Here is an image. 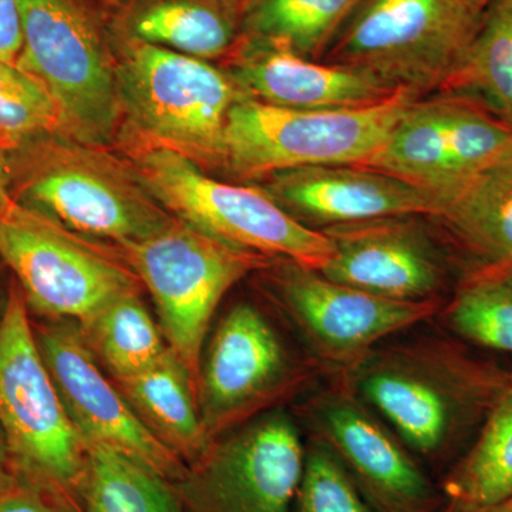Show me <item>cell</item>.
Segmentation results:
<instances>
[{
	"label": "cell",
	"instance_id": "cb8c5ba5",
	"mask_svg": "<svg viewBox=\"0 0 512 512\" xmlns=\"http://www.w3.org/2000/svg\"><path fill=\"white\" fill-rule=\"evenodd\" d=\"M72 512H184L170 480L111 450L87 446L86 464Z\"/></svg>",
	"mask_w": 512,
	"mask_h": 512
},
{
	"label": "cell",
	"instance_id": "52a82bcc",
	"mask_svg": "<svg viewBox=\"0 0 512 512\" xmlns=\"http://www.w3.org/2000/svg\"><path fill=\"white\" fill-rule=\"evenodd\" d=\"M419 97L356 109L295 110L242 97L228 113L222 165L245 180L318 165H362Z\"/></svg>",
	"mask_w": 512,
	"mask_h": 512
},
{
	"label": "cell",
	"instance_id": "5bb4252c",
	"mask_svg": "<svg viewBox=\"0 0 512 512\" xmlns=\"http://www.w3.org/2000/svg\"><path fill=\"white\" fill-rule=\"evenodd\" d=\"M320 369L288 352L268 318L241 302L224 316L202 359L198 406L212 441L279 397L296 392Z\"/></svg>",
	"mask_w": 512,
	"mask_h": 512
},
{
	"label": "cell",
	"instance_id": "d6986e66",
	"mask_svg": "<svg viewBox=\"0 0 512 512\" xmlns=\"http://www.w3.org/2000/svg\"><path fill=\"white\" fill-rule=\"evenodd\" d=\"M225 72L248 99L295 110L356 109L403 92L370 74L241 36Z\"/></svg>",
	"mask_w": 512,
	"mask_h": 512
},
{
	"label": "cell",
	"instance_id": "484cf974",
	"mask_svg": "<svg viewBox=\"0 0 512 512\" xmlns=\"http://www.w3.org/2000/svg\"><path fill=\"white\" fill-rule=\"evenodd\" d=\"M363 0H249L242 9L247 39L323 60Z\"/></svg>",
	"mask_w": 512,
	"mask_h": 512
},
{
	"label": "cell",
	"instance_id": "d6a6232c",
	"mask_svg": "<svg viewBox=\"0 0 512 512\" xmlns=\"http://www.w3.org/2000/svg\"><path fill=\"white\" fill-rule=\"evenodd\" d=\"M15 201L12 194V164L10 154L0 144V210Z\"/></svg>",
	"mask_w": 512,
	"mask_h": 512
},
{
	"label": "cell",
	"instance_id": "83f0119b",
	"mask_svg": "<svg viewBox=\"0 0 512 512\" xmlns=\"http://www.w3.org/2000/svg\"><path fill=\"white\" fill-rule=\"evenodd\" d=\"M80 329L114 380L140 375L170 349L140 292L114 299Z\"/></svg>",
	"mask_w": 512,
	"mask_h": 512
},
{
	"label": "cell",
	"instance_id": "836d02e7",
	"mask_svg": "<svg viewBox=\"0 0 512 512\" xmlns=\"http://www.w3.org/2000/svg\"><path fill=\"white\" fill-rule=\"evenodd\" d=\"M9 468L8 444H6L5 434H3L2 429H0V484L10 476Z\"/></svg>",
	"mask_w": 512,
	"mask_h": 512
},
{
	"label": "cell",
	"instance_id": "44dd1931",
	"mask_svg": "<svg viewBox=\"0 0 512 512\" xmlns=\"http://www.w3.org/2000/svg\"><path fill=\"white\" fill-rule=\"evenodd\" d=\"M116 383L141 421L185 466L210 450L214 441L202 424L197 386L170 349L150 369Z\"/></svg>",
	"mask_w": 512,
	"mask_h": 512
},
{
	"label": "cell",
	"instance_id": "4fadbf2b",
	"mask_svg": "<svg viewBox=\"0 0 512 512\" xmlns=\"http://www.w3.org/2000/svg\"><path fill=\"white\" fill-rule=\"evenodd\" d=\"M306 447L284 412L214 441L174 484L184 512H293Z\"/></svg>",
	"mask_w": 512,
	"mask_h": 512
},
{
	"label": "cell",
	"instance_id": "8d00e7d4",
	"mask_svg": "<svg viewBox=\"0 0 512 512\" xmlns=\"http://www.w3.org/2000/svg\"><path fill=\"white\" fill-rule=\"evenodd\" d=\"M100 2L106 3V5L114 6V8H116V6L120 5L121 0H100Z\"/></svg>",
	"mask_w": 512,
	"mask_h": 512
},
{
	"label": "cell",
	"instance_id": "e575fe53",
	"mask_svg": "<svg viewBox=\"0 0 512 512\" xmlns=\"http://www.w3.org/2000/svg\"><path fill=\"white\" fill-rule=\"evenodd\" d=\"M481 512H512V495L500 501V503L491 505V507L485 508Z\"/></svg>",
	"mask_w": 512,
	"mask_h": 512
},
{
	"label": "cell",
	"instance_id": "f1b7e54d",
	"mask_svg": "<svg viewBox=\"0 0 512 512\" xmlns=\"http://www.w3.org/2000/svg\"><path fill=\"white\" fill-rule=\"evenodd\" d=\"M57 130L59 114L46 87L18 64L0 60V144L10 153Z\"/></svg>",
	"mask_w": 512,
	"mask_h": 512
},
{
	"label": "cell",
	"instance_id": "4316f807",
	"mask_svg": "<svg viewBox=\"0 0 512 512\" xmlns=\"http://www.w3.org/2000/svg\"><path fill=\"white\" fill-rule=\"evenodd\" d=\"M439 315L458 338L512 355V262L484 264L468 274Z\"/></svg>",
	"mask_w": 512,
	"mask_h": 512
},
{
	"label": "cell",
	"instance_id": "3957f363",
	"mask_svg": "<svg viewBox=\"0 0 512 512\" xmlns=\"http://www.w3.org/2000/svg\"><path fill=\"white\" fill-rule=\"evenodd\" d=\"M121 113L143 143L222 165L231 107L245 96L208 60L111 33Z\"/></svg>",
	"mask_w": 512,
	"mask_h": 512
},
{
	"label": "cell",
	"instance_id": "9c48e42d",
	"mask_svg": "<svg viewBox=\"0 0 512 512\" xmlns=\"http://www.w3.org/2000/svg\"><path fill=\"white\" fill-rule=\"evenodd\" d=\"M117 248L150 292L165 342L198 390L202 349L222 299L278 259L231 247L180 220Z\"/></svg>",
	"mask_w": 512,
	"mask_h": 512
},
{
	"label": "cell",
	"instance_id": "4dcf8cb0",
	"mask_svg": "<svg viewBox=\"0 0 512 512\" xmlns=\"http://www.w3.org/2000/svg\"><path fill=\"white\" fill-rule=\"evenodd\" d=\"M0 512H66L35 485L10 474L0 484Z\"/></svg>",
	"mask_w": 512,
	"mask_h": 512
},
{
	"label": "cell",
	"instance_id": "d4e9b609",
	"mask_svg": "<svg viewBox=\"0 0 512 512\" xmlns=\"http://www.w3.org/2000/svg\"><path fill=\"white\" fill-rule=\"evenodd\" d=\"M441 94L471 101L512 128V0H493Z\"/></svg>",
	"mask_w": 512,
	"mask_h": 512
},
{
	"label": "cell",
	"instance_id": "277c9868",
	"mask_svg": "<svg viewBox=\"0 0 512 512\" xmlns=\"http://www.w3.org/2000/svg\"><path fill=\"white\" fill-rule=\"evenodd\" d=\"M0 429L15 476L72 511L87 444L47 370L25 296L15 282L0 316Z\"/></svg>",
	"mask_w": 512,
	"mask_h": 512
},
{
	"label": "cell",
	"instance_id": "30bf717a",
	"mask_svg": "<svg viewBox=\"0 0 512 512\" xmlns=\"http://www.w3.org/2000/svg\"><path fill=\"white\" fill-rule=\"evenodd\" d=\"M0 261L15 274L29 311L47 320L83 326L114 299L140 292L120 251L16 200L0 210Z\"/></svg>",
	"mask_w": 512,
	"mask_h": 512
},
{
	"label": "cell",
	"instance_id": "f546056e",
	"mask_svg": "<svg viewBox=\"0 0 512 512\" xmlns=\"http://www.w3.org/2000/svg\"><path fill=\"white\" fill-rule=\"evenodd\" d=\"M293 512H377L336 457L318 441L306 447Z\"/></svg>",
	"mask_w": 512,
	"mask_h": 512
},
{
	"label": "cell",
	"instance_id": "6da1fadb",
	"mask_svg": "<svg viewBox=\"0 0 512 512\" xmlns=\"http://www.w3.org/2000/svg\"><path fill=\"white\" fill-rule=\"evenodd\" d=\"M424 460H443L476 436L512 373L451 340L380 345L336 376Z\"/></svg>",
	"mask_w": 512,
	"mask_h": 512
},
{
	"label": "cell",
	"instance_id": "ba28073f",
	"mask_svg": "<svg viewBox=\"0 0 512 512\" xmlns=\"http://www.w3.org/2000/svg\"><path fill=\"white\" fill-rule=\"evenodd\" d=\"M483 13L463 0H363L322 62L423 99L457 69Z\"/></svg>",
	"mask_w": 512,
	"mask_h": 512
},
{
	"label": "cell",
	"instance_id": "e0dca14e",
	"mask_svg": "<svg viewBox=\"0 0 512 512\" xmlns=\"http://www.w3.org/2000/svg\"><path fill=\"white\" fill-rule=\"evenodd\" d=\"M424 218H380L323 229L333 256L320 272L392 301H444L450 265Z\"/></svg>",
	"mask_w": 512,
	"mask_h": 512
},
{
	"label": "cell",
	"instance_id": "1f68e13d",
	"mask_svg": "<svg viewBox=\"0 0 512 512\" xmlns=\"http://www.w3.org/2000/svg\"><path fill=\"white\" fill-rule=\"evenodd\" d=\"M22 49L18 0H0V60L16 63Z\"/></svg>",
	"mask_w": 512,
	"mask_h": 512
},
{
	"label": "cell",
	"instance_id": "8fae6325",
	"mask_svg": "<svg viewBox=\"0 0 512 512\" xmlns=\"http://www.w3.org/2000/svg\"><path fill=\"white\" fill-rule=\"evenodd\" d=\"M276 301L330 375H343L403 330L439 315L444 301L403 302L339 284L322 272L279 261L265 268Z\"/></svg>",
	"mask_w": 512,
	"mask_h": 512
},
{
	"label": "cell",
	"instance_id": "2e32d148",
	"mask_svg": "<svg viewBox=\"0 0 512 512\" xmlns=\"http://www.w3.org/2000/svg\"><path fill=\"white\" fill-rule=\"evenodd\" d=\"M37 346L70 420L87 446L109 447L153 468L175 484L188 467L158 439L101 372L82 329L72 320L33 326Z\"/></svg>",
	"mask_w": 512,
	"mask_h": 512
},
{
	"label": "cell",
	"instance_id": "ffe728a7",
	"mask_svg": "<svg viewBox=\"0 0 512 512\" xmlns=\"http://www.w3.org/2000/svg\"><path fill=\"white\" fill-rule=\"evenodd\" d=\"M111 33L202 60L220 59L241 39L232 0H121Z\"/></svg>",
	"mask_w": 512,
	"mask_h": 512
},
{
	"label": "cell",
	"instance_id": "603a6c76",
	"mask_svg": "<svg viewBox=\"0 0 512 512\" xmlns=\"http://www.w3.org/2000/svg\"><path fill=\"white\" fill-rule=\"evenodd\" d=\"M440 493L441 512H481L512 495V379Z\"/></svg>",
	"mask_w": 512,
	"mask_h": 512
},
{
	"label": "cell",
	"instance_id": "7a4b0ae2",
	"mask_svg": "<svg viewBox=\"0 0 512 512\" xmlns=\"http://www.w3.org/2000/svg\"><path fill=\"white\" fill-rule=\"evenodd\" d=\"M9 154L13 198L77 234L110 239L121 247L177 220L128 161L103 147L50 133Z\"/></svg>",
	"mask_w": 512,
	"mask_h": 512
},
{
	"label": "cell",
	"instance_id": "9a60e30c",
	"mask_svg": "<svg viewBox=\"0 0 512 512\" xmlns=\"http://www.w3.org/2000/svg\"><path fill=\"white\" fill-rule=\"evenodd\" d=\"M312 439L329 450L377 512H441L443 498L412 451L336 377L305 407Z\"/></svg>",
	"mask_w": 512,
	"mask_h": 512
},
{
	"label": "cell",
	"instance_id": "7402d4cb",
	"mask_svg": "<svg viewBox=\"0 0 512 512\" xmlns=\"http://www.w3.org/2000/svg\"><path fill=\"white\" fill-rule=\"evenodd\" d=\"M433 220L485 264L512 262V158L440 198Z\"/></svg>",
	"mask_w": 512,
	"mask_h": 512
},
{
	"label": "cell",
	"instance_id": "74e56055",
	"mask_svg": "<svg viewBox=\"0 0 512 512\" xmlns=\"http://www.w3.org/2000/svg\"><path fill=\"white\" fill-rule=\"evenodd\" d=\"M232 2L238 3V5L242 6V9H244V6L247 5L249 0H232Z\"/></svg>",
	"mask_w": 512,
	"mask_h": 512
},
{
	"label": "cell",
	"instance_id": "ac0fdd59",
	"mask_svg": "<svg viewBox=\"0 0 512 512\" xmlns=\"http://www.w3.org/2000/svg\"><path fill=\"white\" fill-rule=\"evenodd\" d=\"M262 190L296 221L323 229L390 217L436 218L429 195L360 165H318L262 178Z\"/></svg>",
	"mask_w": 512,
	"mask_h": 512
},
{
	"label": "cell",
	"instance_id": "d590c367",
	"mask_svg": "<svg viewBox=\"0 0 512 512\" xmlns=\"http://www.w3.org/2000/svg\"><path fill=\"white\" fill-rule=\"evenodd\" d=\"M466 5L470 6L471 9L477 10V12L483 13L488 6L491 5L493 0H463Z\"/></svg>",
	"mask_w": 512,
	"mask_h": 512
},
{
	"label": "cell",
	"instance_id": "8992f818",
	"mask_svg": "<svg viewBox=\"0 0 512 512\" xmlns=\"http://www.w3.org/2000/svg\"><path fill=\"white\" fill-rule=\"evenodd\" d=\"M22 49L16 64L55 100L57 133L87 146H109L121 117L116 53L80 0H18Z\"/></svg>",
	"mask_w": 512,
	"mask_h": 512
},
{
	"label": "cell",
	"instance_id": "7c38bea8",
	"mask_svg": "<svg viewBox=\"0 0 512 512\" xmlns=\"http://www.w3.org/2000/svg\"><path fill=\"white\" fill-rule=\"evenodd\" d=\"M512 158V128L448 94L413 101L382 147L360 167L393 175L436 202Z\"/></svg>",
	"mask_w": 512,
	"mask_h": 512
},
{
	"label": "cell",
	"instance_id": "5b68a950",
	"mask_svg": "<svg viewBox=\"0 0 512 512\" xmlns=\"http://www.w3.org/2000/svg\"><path fill=\"white\" fill-rule=\"evenodd\" d=\"M127 161L174 218L224 244L319 272L332 259L328 235L296 221L261 187L221 183L190 158L143 141Z\"/></svg>",
	"mask_w": 512,
	"mask_h": 512
}]
</instances>
